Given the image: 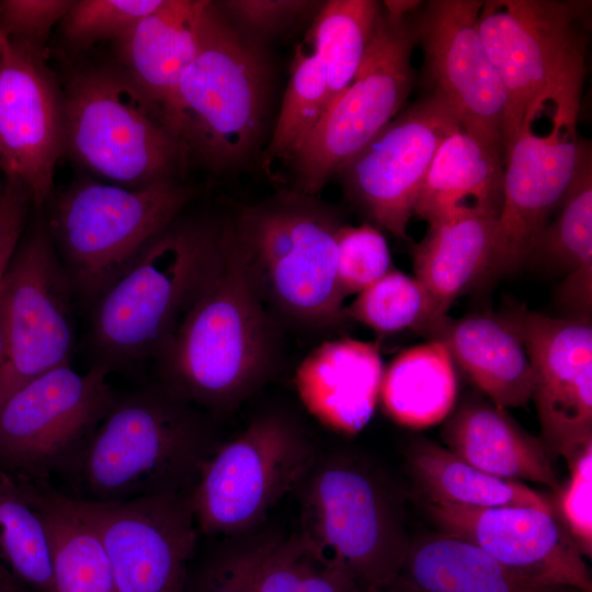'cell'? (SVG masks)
<instances>
[{
  "instance_id": "1",
  "label": "cell",
  "mask_w": 592,
  "mask_h": 592,
  "mask_svg": "<svg viewBox=\"0 0 592 592\" xmlns=\"http://www.w3.org/2000/svg\"><path fill=\"white\" fill-rule=\"evenodd\" d=\"M275 351L274 317L223 221L217 270L155 356L159 384L198 409L225 411L264 380Z\"/></svg>"
},
{
  "instance_id": "2",
  "label": "cell",
  "mask_w": 592,
  "mask_h": 592,
  "mask_svg": "<svg viewBox=\"0 0 592 592\" xmlns=\"http://www.w3.org/2000/svg\"><path fill=\"white\" fill-rule=\"evenodd\" d=\"M213 451L198 408L158 383L118 396L61 474L91 502L189 496Z\"/></svg>"
},
{
  "instance_id": "3",
  "label": "cell",
  "mask_w": 592,
  "mask_h": 592,
  "mask_svg": "<svg viewBox=\"0 0 592 592\" xmlns=\"http://www.w3.org/2000/svg\"><path fill=\"white\" fill-rule=\"evenodd\" d=\"M221 254L223 221L180 214L90 307L94 363L113 372L155 358L207 286Z\"/></svg>"
},
{
  "instance_id": "4",
  "label": "cell",
  "mask_w": 592,
  "mask_h": 592,
  "mask_svg": "<svg viewBox=\"0 0 592 592\" xmlns=\"http://www.w3.org/2000/svg\"><path fill=\"white\" fill-rule=\"evenodd\" d=\"M250 281L274 316L325 330L344 320L337 282L339 213L316 196L283 191L224 220Z\"/></svg>"
},
{
  "instance_id": "5",
  "label": "cell",
  "mask_w": 592,
  "mask_h": 592,
  "mask_svg": "<svg viewBox=\"0 0 592 592\" xmlns=\"http://www.w3.org/2000/svg\"><path fill=\"white\" fill-rule=\"evenodd\" d=\"M269 83L263 46L242 36L207 1L196 55L162 107L189 166L220 174L251 159L262 133Z\"/></svg>"
},
{
  "instance_id": "6",
  "label": "cell",
  "mask_w": 592,
  "mask_h": 592,
  "mask_svg": "<svg viewBox=\"0 0 592 592\" xmlns=\"http://www.w3.org/2000/svg\"><path fill=\"white\" fill-rule=\"evenodd\" d=\"M590 1L486 0L478 25L505 91L504 157L526 116L581 104Z\"/></svg>"
},
{
  "instance_id": "7",
  "label": "cell",
  "mask_w": 592,
  "mask_h": 592,
  "mask_svg": "<svg viewBox=\"0 0 592 592\" xmlns=\"http://www.w3.org/2000/svg\"><path fill=\"white\" fill-rule=\"evenodd\" d=\"M197 192L182 180L129 187L87 178L54 194L45 216L75 297L91 307Z\"/></svg>"
},
{
  "instance_id": "8",
  "label": "cell",
  "mask_w": 592,
  "mask_h": 592,
  "mask_svg": "<svg viewBox=\"0 0 592 592\" xmlns=\"http://www.w3.org/2000/svg\"><path fill=\"white\" fill-rule=\"evenodd\" d=\"M62 90L65 153L100 181L182 180L189 163L161 110L114 64L73 69Z\"/></svg>"
},
{
  "instance_id": "9",
  "label": "cell",
  "mask_w": 592,
  "mask_h": 592,
  "mask_svg": "<svg viewBox=\"0 0 592 592\" xmlns=\"http://www.w3.org/2000/svg\"><path fill=\"white\" fill-rule=\"evenodd\" d=\"M110 373L66 363L15 390L0 409V476L41 483L61 474L118 398Z\"/></svg>"
},
{
  "instance_id": "10",
  "label": "cell",
  "mask_w": 592,
  "mask_h": 592,
  "mask_svg": "<svg viewBox=\"0 0 592 592\" xmlns=\"http://www.w3.org/2000/svg\"><path fill=\"white\" fill-rule=\"evenodd\" d=\"M300 535L366 591L388 592L410 544L380 485L340 460L318 467L301 494Z\"/></svg>"
},
{
  "instance_id": "11",
  "label": "cell",
  "mask_w": 592,
  "mask_h": 592,
  "mask_svg": "<svg viewBox=\"0 0 592 592\" xmlns=\"http://www.w3.org/2000/svg\"><path fill=\"white\" fill-rule=\"evenodd\" d=\"M412 13L396 16L383 10L352 83L289 158L296 191L316 196L402 109L414 81Z\"/></svg>"
},
{
  "instance_id": "12",
  "label": "cell",
  "mask_w": 592,
  "mask_h": 592,
  "mask_svg": "<svg viewBox=\"0 0 592 592\" xmlns=\"http://www.w3.org/2000/svg\"><path fill=\"white\" fill-rule=\"evenodd\" d=\"M314 457L308 440L286 417L253 419L203 464L190 497L197 530L232 535L251 528L304 480Z\"/></svg>"
},
{
  "instance_id": "13",
  "label": "cell",
  "mask_w": 592,
  "mask_h": 592,
  "mask_svg": "<svg viewBox=\"0 0 592 592\" xmlns=\"http://www.w3.org/2000/svg\"><path fill=\"white\" fill-rule=\"evenodd\" d=\"M73 297L46 216L38 213L21 237L2 281L0 409L31 379L70 363Z\"/></svg>"
},
{
  "instance_id": "14",
  "label": "cell",
  "mask_w": 592,
  "mask_h": 592,
  "mask_svg": "<svg viewBox=\"0 0 592 592\" xmlns=\"http://www.w3.org/2000/svg\"><path fill=\"white\" fill-rule=\"evenodd\" d=\"M579 113L580 105H550L544 133L537 114L524 119L504 157L502 204L486 282L516 272L558 209L585 140L578 134Z\"/></svg>"
},
{
  "instance_id": "15",
  "label": "cell",
  "mask_w": 592,
  "mask_h": 592,
  "mask_svg": "<svg viewBox=\"0 0 592 592\" xmlns=\"http://www.w3.org/2000/svg\"><path fill=\"white\" fill-rule=\"evenodd\" d=\"M460 128L451 106L430 92L399 112L338 171L346 197L372 225L406 239L436 150Z\"/></svg>"
},
{
  "instance_id": "16",
  "label": "cell",
  "mask_w": 592,
  "mask_h": 592,
  "mask_svg": "<svg viewBox=\"0 0 592 592\" xmlns=\"http://www.w3.org/2000/svg\"><path fill=\"white\" fill-rule=\"evenodd\" d=\"M191 494L91 502L73 498L104 546L114 592H184L197 527Z\"/></svg>"
},
{
  "instance_id": "17",
  "label": "cell",
  "mask_w": 592,
  "mask_h": 592,
  "mask_svg": "<svg viewBox=\"0 0 592 592\" xmlns=\"http://www.w3.org/2000/svg\"><path fill=\"white\" fill-rule=\"evenodd\" d=\"M482 3L431 0L412 13V21L431 92L451 106L463 130L503 149L506 98L479 33Z\"/></svg>"
},
{
  "instance_id": "18",
  "label": "cell",
  "mask_w": 592,
  "mask_h": 592,
  "mask_svg": "<svg viewBox=\"0 0 592 592\" xmlns=\"http://www.w3.org/2000/svg\"><path fill=\"white\" fill-rule=\"evenodd\" d=\"M46 59L2 35L0 170L20 182L39 209L55 194V170L65 153L62 90Z\"/></svg>"
},
{
  "instance_id": "19",
  "label": "cell",
  "mask_w": 592,
  "mask_h": 592,
  "mask_svg": "<svg viewBox=\"0 0 592 592\" xmlns=\"http://www.w3.org/2000/svg\"><path fill=\"white\" fill-rule=\"evenodd\" d=\"M533 369L545 447L570 465L592 443L591 321L550 317L525 308L506 314Z\"/></svg>"
},
{
  "instance_id": "20",
  "label": "cell",
  "mask_w": 592,
  "mask_h": 592,
  "mask_svg": "<svg viewBox=\"0 0 592 592\" xmlns=\"http://www.w3.org/2000/svg\"><path fill=\"white\" fill-rule=\"evenodd\" d=\"M426 508L445 534L464 539L539 582L592 592L583 556L554 512L534 506L465 509L430 502Z\"/></svg>"
},
{
  "instance_id": "21",
  "label": "cell",
  "mask_w": 592,
  "mask_h": 592,
  "mask_svg": "<svg viewBox=\"0 0 592 592\" xmlns=\"http://www.w3.org/2000/svg\"><path fill=\"white\" fill-rule=\"evenodd\" d=\"M383 375L376 343L342 338L315 348L297 367L295 385L317 420L334 431L354 434L374 413Z\"/></svg>"
},
{
  "instance_id": "22",
  "label": "cell",
  "mask_w": 592,
  "mask_h": 592,
  "mask_svg": "<svg viewBox=\"0 0 592 592\" xmlns=\"http://www.w3.org/2000/svg\"><path fill=\"white\" fill-rule=\"evenodd\" d=\"M421 333L442 342L453 362L497 407H522L532 399L531 362L506 314L444 316Z\"/></svg>"
},
{
  "instance_id": "23",
  "label": "cell",
  "mask_w": 592,
  "mask_h": 592,
  "mask_svg": "<svg viewBox=\"0 0 592 592\" xmlns=\"http://www.w3.org/2000/svg\"><path fill=\"white\" fill-rule=\"evenodd\" d=\"M207 0H164L114 43V64L161 112L196 55Z\"/></svg>"
},
{
  "instance_id": "24",
  "label": "cell",
  "mask_w": 592,
  "mask_h": 592,
  "mask_svg": "<svg viewBox=\"0 0 592 592\" xmlns=\"http://www.w3.org/2000/svg\"><path fill=\"white\" fill-rule=\"evenodd\" d=\"M503 172L502 147L460 128L446 137L436 150L414 215L429 225L469 215L498 217Z\"/></svg>"
},
{
  "instance_id": "25",
  "label": "cell",
  "mask_w": 592,
  "mask_h": 592,
  "mask_svg": "<svg viewBox=\"0 0 592 592\" xmlns=\"http://www.w3.org/2000/svg\"><path fill=\"white\" fill-rule=\"evenodd\" d=\"M443 437L449 451L482 471L560 488L544 443L492 402L464 401L446 422Z\"/></svg>"
},
{
  "instance_id": "26",
  "label": "cell",
  "mask_w": 592,
  "mask_h": 592,
  "mask_svg": "<svg viewBox=\"0 0 592 592\" xmlns=\"http://www.w3.org/2000/svg\"><path fill=\"white\" fill-rule=\"evenodd\" d=\"M497 218L469 215L439 221L429 225L423 239L414 244V277L431 303L429 326L446 316L456 298L486 281L494 249Z\"/></svg>"
},
{
  "instance_id": "27",
  "label": "cell",
  "mask_w": 592,
  "mask_h": 592,
  "mask_svg": "<svg viewBox=\"0 0 592 592\" xmlns=\"http://www.w3.org/2000/svg\"><path fill=\"white\" fill-rule=\"evenodd\" d=\"M394 592H582L533 580L477 546L439 535L410 545Z\"/></svg>"
},
{
  "instance_id": "28",
  "label": "cell",
  "mask_w": 592,
  "mask_h": 592,
  "mask_svg": "<svg viewBox=\"0 0 592 592\" xmlns=\"http://www.w3.org/2000/svg\"><path fill=\"white\" fill-rule=\"evenodd\" d=\"M528 260L565 274L557 298L566 318L591 321L592 153L584 140L567 192L539 236Z\"/></svg>"
},
{
  "instance_id": "29",
  "label": "cell",
  "mask_w": 592,
  "mask_h": 592,
  "mask_svg": "<svg viewBox=\"0 0 592 592\" xmlns=\"http://www.w3.org/2000/svg\"><path fill=\"white\" fill-rule=\"evenodd\" d=\"M13 483L44 525L56 592H114L102 540L80 514L73 498L49 481Z\"/></svg>"
},
{
  "instance_id": "30",
  "label": "cell",
  "mask_w": 592,
  "mask_h": 592,
  "mask_svg": "<svg viewBox=\"0 0 592 592\" xmlns=\"http://www.w3.org/2000/svg\"><path fill=\"white\" fill-rule=\"evenodd\" d=\"M457 396L454 362L437 340L400 352L384 371L380 394L387 414L397 423L422 429L444 420Z\"/></svg>"
},
{
  "instance_id": "31",
  "label": "cell",
  "mask_w": 592,
  "mask_h": 592,
  "mask_svg": "<svg viewBox=\"0 0 592 592\" xmlns=\"http://www.w3.org/2000/svg\"><path fill=\"white\" fill-rule=\"evenodd\" d=\"M411 466L431 502L476 510L534 506L554 512L549 501L533 489L482 471L433 442L414 445Z\"/></svg>"
},
{
  "instance_id": "32",
  "label": "cell",
  "mask_w": 592,
  "mask_h": 592,
  "mask_svg": "<svg viewBox=\"0 0 592 592\" xmlns=\"http://www.w3.org/2000/svg\"><path fill=\"white\" fill-rule=\"evenodd\" d=\"M382 14L379 1L329 0L315 15L308 41L325 72L327 111L355 78Z\"/></svg>"
},
{
  "instance_id": "33",
  "label": "cell",
  "mask_w": 592,
  "mask_h": 592,
  "mask_svg": "<svg viewBox=\"0 0 592 592\" xmlns=\"http://www.w3.org/2000/svg\"><path fill=\"white\" fill-rule=\"evenodd\" d=\"M0 562L30 592H56L44 525L16 486L0 476Z\"/></svg>"
},
{
  "instance_id": "34",
  "label": "cell",
  "mask_w": 592,
  "mask_h": 592,
  "mask_svg": "<svg viewBox=\"0 0 592 592\" xmlns=\"http://www.w3.org/2000/svg\"><path fill=\"white\" fill-rule=\"evenodd\" d=\"M254 592H368L345 570L319 555L300 535L273 540L254 580Z\"/></svg>"
},
{
  "instance_id": "35",
  "label": "cell",
  "mask_w": 592,
  "mask_h": 592,
  "mask_svg": "<svg viewBox=\"0 0 592 592\" xmlns=\"http://www.w3.org/2000/svg\"><path fill=\"white\" fill-rule=\"evenodd\" d=\"M327 107L328 89L321 64L312 53L307 54L298 46L264 163L269 166L278 158L289 160L319 124Z\"/></svg>"
},
{
  "instance_id": "36",
  "label": "cell",
  "mask_w": 592,
  "mask_h": 592,
  "mask_svg": "<svg viewBox=\"0 0 592 592\" xmlns=\"http://www.w3.org/2000/svg\"><path fill=\"white\" fill-rule=\"evenodd\" d=\"M431 303L422 284L399 270L391 269L344 306L346 319L386 334L406 329L420 332L431 322Z\"/></svg>"
},
{
  "instance_id": "37",
  "label": "cell",
  "mask_w": 592,
  "mask_h": 592,
  "mask_svg": "<svg viewBox=\"0 0 592 592\" xmlns=\"http://www.w3.org/2000/svg\"><path fill=\"white\" fill-rule=\"evenodd\" d=\"M163 1L72 0L60 22L61 33L73 50H84L105 41L115 43Z\"/></svg>"
},
{
  "instance_id": "38",
  "label": "cell",
  "mask_w": 592,
  "mask_h": 592,
  "mask_svg": "<svg viewBox=\"0 0 592 592\" xmlns=\"http://www.w3.org/2000/svg\"><path fill=\"white\" fill-rule=\"evenodd\" d=\"M391 270L389 248L369 223L343 224L337 232V282L343 300L358 294Z\"/></svg>"
},
{
  "instance_id": "39",
  "label": "cell",
  "mask_w": 592,
  "mask_h": 592,
  "mask_svg": "<svg viewBox=\"0 0 592 592\" xmlns=\"http://www.w3.org/2000/svg\"><path fill=\"white\" fill-rule=\"evenodd\" d=\"M224 19L242 36L262 45L308 19L323 2L312 0L213 1Z\"/></svg>"
},
{
  "instance_id": "40",
  "label": "cell",
  "mask_w": 592,
  "mask_h": 592,
  "mask_svg": "<svg viewBox=\"0 0 592 592\" xmlns=\"http://www.w3.org/2000/svg\"><path fill=\"white\" fill-rule=\"evenodd\" d=\"M71 3L72 0H1L0 32L10 41L47 54L52 30Z\"/></svg>"
},
{
  "instance_id": "41",
  "label": "cell",
  "mask_w": 592,
  "mask_h": 592,
  "mask_svg": "<svg viewBox=\"0 0 592 592\" xmlns=\"http://www.w3.org/2000/svg\"><path fill=\"white\" fill-rule=\"evenodd\" d=\"M570 478L559 488V520L582 556H592V443L569 465Z\"/></svg>"
},
{
  "instance_id": "42",
  "label": "cell",
  "mask_w": 592,
  "mask_h": 592,
  "mask_svg": "<svg viewBox=\"0 0 592 592\" xmlns=\"http://www.w3.org/2000/svg\"><path fill=\"white\" fill-rule=\"evenodd\" d=\"M272 542L252 543L217 556L196 577L191 592H254L258 568Z\"/></svg>"
},
{
  "instance_id": "43",
  "label": "cell",
  "mask_w": 592,
  "mask_h": 592,
  "mask_svg": "<svg viewBox=\"0 0 592 592\" xmlns=\"http://www.w3.org/2000/svg\"><path fill=\"white\" fill-rule=\"evenodd\" d=\"M24 227V218L19 212L11 208H0V298L7 266L23 235ZM2 353L3 339L0 321V362Z\"/></svg>"
},
{
  "instance_id": "44",
  "label": "cell",
  "mask_w": 592,
  "mask_h": 592,
  "mask_svg": "<svg viewBox=\"0 0 592 592\" xmlns=\"http://www.w3.org/2000/svg\"><path fill=\"white\" fill-rule=\"evenodd\" d=\"M0 592H30L10 572L0 571Z\"/></svg>"
},
{
  "instance_id": "45",
  "label": "cell",
  "mask_w": 592,
  "mask_h": 592,
  "mask_svg": "<svg viewBox=\"0 0 592 592\" xmlns=\"http://www.w3.org/2000/svg\"><path fill=\"white\" fill-rule=\"evenodd\" d=\"M0 571H7V572H9V571L5 569V567H4L1 562H0Z\"/></svg>"
},
{
  "instance_id": "46",
  "label": "cell",
  "mask_w": 592,
  "mask_h": 592,
  "mask_svg": "<svg viewBox=\"0 0 592 592\" xmlns=\"http://www.w3.org/2000/svg\"><path fill=\"white\" fill-rule=\"evenodd\" d=\"M1 41H2V33L0 32V46H1Z\"/></svg>"
},
{
  "instance_id": "47",
  "label": "cell",
  "mask_w": 592,
  "mask_h": 592,
  "mask_svg": "<svg viewBox=\"0 0 592 592\" xmlns=\"http://www.w3.org/2000/svg\"><path fill=\"white\" fill-rule=\"evenodd\" d=\"M371 592H380V591H371ZM388 592H394V591H388Z\"/></svg>"
}]
</instances>
